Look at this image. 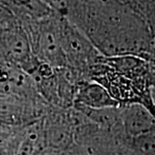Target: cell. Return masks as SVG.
I'll use <instances>...</instances> for the list:
<instances>
[{
    "label": "cell",
    "instance_id": "8992f818",
    "mask_svg": "<svg viewBox=\"0 0 155 155\" xmlns=\"http://www.w3.org/2000/svg\"><path fill=\"white\" fill-rule=\"evenodd\" d=\"M48 142L55 149H66L72 142V132L66 127H52L48 129Z\"/></svg>",
    "mask_w": 155,
    "mask_h": 155
},
{
    "label": "cell",
    "instance_id": "6da1fadb",
    "mask_svg": "<svg viewBox=\"0 0 155 155\" xmlns=\"http://www.w3.org/2000/svg\"><path fill=\"white\" fill-rule=\"evenodd\" d=\"M0 59L29 74H34L40 65L28 33L19 21L0 31Z\"/></svg>",
    "mask_w": 155,
    "mask_h": 155
},
{
    "label": "cell",
    "instance_id": "52a82bcc",
    "mask_svg": "<svg viewBox=\"0 0 155 155\" xmlns=\"http://www.w3.org/2000/svg\"><path fill=\"white\" fill-rule=\"evenodd\" d=\"M18 22L15 12L9 5L0 2V31L14 25Z\"/></svg>",
    "mask_w": 155,
    "mask_h": 155
},
{
    "label": "cell",
    "instance_id": "7a4b0ae2",
    "mask_svg": "<svg viewBox=\"0 0 155 155\" xmlns=\"http://www.w3.org/2000/svg\"><path fill=\"white\" fill-rule=\"evenodd\" d=\"M58 30L67 67L77 71H86L101 61L104 56H99L98 51L91 41L68 21L58 19Z\"/></svg>",
    "mask_w": 155,
    "mask_h": 155
},
{
    "label": "cell",
    "instance_id": "5b68a950",
    "mask_svg": "<svg viewBox=\"0 0 155 155\" xmlns=\"http://www.w3.org/2000/svg\"><path fill=\"white\" fill-rule=\"evenodd\" d=\"M120 151L121 155H155V131L126 138Z\"/></svg>",
    "mask_w": 155,
    "mask_h": 155
},
{
    "label": "cell",
    "instance_id": "277c9868",
    "mask_svg": "<svg viewBox=\"0 0 155 155\" xmlns=\"http://www.w3.org/2000/svg\"><path fill=\"white\" fill-rule=\"evenodd\" d=\"M74 103L91 110H104L119 107L107 89L97 81H82L78 85Z\"/></svg>",
    "mask_w": 155,
    "mask_h": 155
},
{
    "label": "cell",
    "instance_id": "3957f363",
    "mask_svg": "<svg viewBox=\"0 0 155 155\" xmlns=\"http://www.w3.org/2000/svg\"><path fill=\"white\" fill-rule=\"evenodd\" d=\"M119 121L127 138L155 131V116L140 104L119 106Z\"/></svg>",
    "mask_w": 155,
    "mask_h": 155
}]
</instances>
